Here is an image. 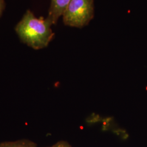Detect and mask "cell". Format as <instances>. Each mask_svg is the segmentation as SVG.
<instances>
[{
    "mask_svg": "<svg viewBox=\"0 0 147 147\" xmlns=\"http://www.w3.org/2000/svg\"><path fill=\"white\" fill-rule=\"evenodd\" d=\"M52 25L47 18H38L31 11H27L16 31L22 42L34 50H40L47 47L54 37Z\"/></svg>",
    "mask_w": 147,
    "mask_h": 147,
    "instance_id": "6da1fadb",
    "label": "cell"
},
{
    "mask_svg": "<svg viewBox=\"0 0 147 147\" xmlns=\"http://www.w3.org/2000/svg\"><path fill=\"white\" fill-rule=\"evenodd\" d=\"M94 9V0H71L63 13V22L69 26L83 27L93 19Z\"/></svg>",
    "mask_w": 147,
    "mask_h": 147,
    "instance_id": "7a4b0ae2",
    "label": "cell"
},
{
    "mask_svg": "<svg viewBox=\"0 0 147 147\" xmlns=\"http://www.w3.org/2000/svg\"><path fill=\"white\" fill-rule=\"evenodd\" d=\"M71 0H51V5L49 11L47 19L53 25L58 19L63 16L64 11Z\"/></svg>",
    "mask_w": 147,
    "mask_h": 147,
    "instance_id": "3957f363",
    "label": "cell"
},
{
    "mask_svg": "<svg viewBox=\"0 0 147 147\" xmlns=\"http://www.w3.org/2000/svg\"><path fill=\"white\" fill-rule=\"evenodd\" d=\"M0 147H38L35 142L27 139L5 141L0 143Z\"/></svg>",
    "mask_w": 147,
    "mask_h": 147,
    "instance_id": "277c9868",
    "label": "cell"
},
{
    "mask_svg": "<svg viewBox=\"0 0 147 147\" xmlns=\"http://www.w3.org/2000/svg\"><path fill=\"white\" fill-rule=\"evenodd\" d=\"M49 147H72V146L66 141H60L53 145L52 146Z\"/></svg>",
    "mask_w": 147,
    "mask_h": 147,
    "instance_id": "5b68a950",
    "label": "cell"
},
{
    "mask_svg": "<svg viewBox=\"0 0 147 147\" xmlns=\"http://www.w3.org/2000/svg\"><path fill=\"white\" fill-rule=\"evenodd\" d=\"M5 8V0H0V17L2 16V13Z\"/></svg>",
    "mask_w": 147,
    "mask_h": 147,
    "instance_id": "8992f818",
    "label": "cell"
}]
</instances>
